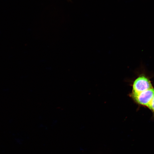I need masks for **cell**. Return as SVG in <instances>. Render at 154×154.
Listing matches in <instances>:
<instances>
[{
  "instance_id": "obj_1",
  "label": "cell",
  "mask_w": 154,
  "mask_h": 154,
  "mask_svg": "<svg viewBox=\"0 0 154 154\" xmlns=\"http://www.w3.org/2000/svg\"><path fill=\"white\" fill-rule=\"evenodd\" d=\"M149 79L144 74L139 76L134 81L131 94H135L153 88Z\"/></svg>"
},
{
  "instance_id": "obj_2",
  "label": "cell",
  "mask_w": 154,
  "mask_h": 154,
  "mask_svg": "<svg viewBox=\"0 0 154 154\" xmlns=\"http://www.w3.org/2000/svg\"><path fill=\"white\" fill-rule=\"evenodd\" d=\"M154 96L153 88L135 94H130L131 96L137 104L148 107Z\"/></svg>"
},
{
  "instance_id": "obj_3",
  "label": "cell",
  "mask_w": 154,
  "mask_h": 154,
  "mask_svg": "<svg viewBox=\"0 0 154 154\" xmlns=\"http://www.w3.org/2000/svg\"><path fill=\"white\" fill-rule=\"evenodd\" d=\"M147 107L152 111L154 112V96Z\"/></svg>"
}]
</instances>
